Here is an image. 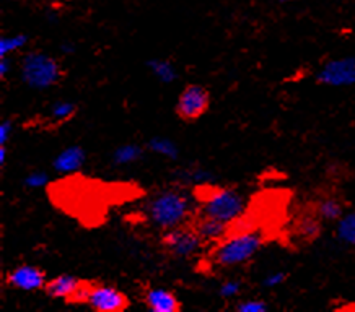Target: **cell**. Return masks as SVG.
Masks as SVG:
<instances>
[{
  "mask_svg": "<svg viewBox=\"0 0 355 312\" xmlns=\"http://www.w3.org/2000/svg\"><path fill=\"white\" fill-rule=\"evenodd\" d=\"M288 275L286 272H272L263 278L264 288H277L287 282Z\"/></svg>",
  "mask_w": 355,
  "mask_h": 312,
  "instance_id": "26",
  "label": "cell"
},
{
  "mask_svg": "<svg viewBox=\"0 0 355 312\" xmlns=\"http://www.w3.org/2000/svg\"><path fill=\"white\" fill-rule=\"evenodd\" d=\"M269 309V304L263 300H248L236 304L238 312H266Z\"/></svg>",
  "mask_w": 355,
  "mask_h": 312,
  "instance_id": "24",
  "label": "cell"
},
{
  "mask_svg": "<svg viewBox=\"0 0 355 312\" xmlns=\"http://www.w3.org/2000/svg\"><path fill=\"white\" fill-rule=\"evenodd\" d=\"M336 236L340 242L355 248V212H347L338 220Z\"/></svg>",
  "mask_w": 355,
  "mask_h": 312,
  "instance_id": "21",
  "label": "cell"
},
{
  "mask_svg": "<svg viewBox=\"0 0 355 312\" xmlns=\"http://www.w3.org/2000/svg\"><path fill=\"white\" fill-rule=\"evenodd\" d=\"M146 210L153 226L168 231L184 225L191 215V202L180 190L163 189L148 200Z\"/></svg>",
  "mask_w": 355,
  "mask_h": 312,
  "instance_id": "1",
  "label": "cell"
},
{
  "mask_svg": "<svg viewBox=\"0 0 355 312\" xmlns=\"http://www.w3.org/2000/svg\"><path fill=\"white\" fill-rule=\"evenodd\" d=\"M316 82L324 86L344 88L355 85V57H338L323 64L316 73Z\"/></svg>",
  "mask_w": 355,
  "mask_h": 312,
  "instance_id": "7",
  "label": "cell"
},
{
  "mask_svg": "<svg viewBox=\"0 0 355 312\" xmlns=\"http://www.w3.org/2000/svg\"><path fill=\"white\" fill-rule=\"evenodd\" d=\"M13 134V120L6 119L0 124V145H7Z\"/></svg>",
  "mask_w": 355,
  "mask_h": 312,
  "instance_id": "27",
  "label": "cell"
},
{
  "mask_svg": "<svg viewBox=\"0 0 355 312\" xmlns=\"http://www.w3.org/2000/svg\"><path fill=\"white\" fill-rule=\"evenodd\" d=\"M28 35L25 33H18V35H10V36H2L0 38V57H6V55H10L17 51H20L28 44Z\"/></svg>",
  "mask_w": 355,
  "mask_h": 312,
  "instance_id": "22",
  "label": "cell"
},
{
  "mask_svg": "<svg viewBox=\"0 0 355 312\" xmlns=\"http://www.w3.org/2000/svg\"><path fill=\"white\" fill-rule=\"evenodd\" d=\"M243 283L240 280H227L220 285V290H218V295H220L223 300H232L240 295Z\"/></svg>",
  "mask_w": 355,
  "mask_h": 312,
  "instance_id": "25",
  "label": "cell"
},
{
  "mask_svg": "<svg viewBox=\"0 0 355 312\" xmlns=\"http://www.w3.org/2000/svg\"><path fill=\"white\" fill-rule=\"evenodd\" d=\"M147 67L150 68V72H152L153 75H155L162 83H166V85H170V83L176 82L178 71H176L175 64H173L171 60L153 57V59H148V60H147Z\"/></svg>",
  "mask_w": 355,
  "mask_h": 312,
  "instance_id": "18",
  "label": "cell"
},
{
  "mask_svg": "<svg viewBox=\"0 0 355 312\" xmlns=\"http://www.w3.org/2000/svg\"><path fill=\"white\" fill-rule=\"evenodd\" d=\"M59 49H60V53L65 54V55H72V54H76L77 46L73 44L72 41H64V43H60Z\"/></svg>",
  "mask_w": 355,
  "mask_h": 312,
  "instance_id": "29",
  "label": "cell"
},
{
  "mask_svg": "<svg viewBox=\"0 0 355 312\" xmlns=\"http://www.w3.org/2000/svg\"><path fill=\"white\" fill-rule=\"evenodd\" d=\"M210 108L209 90L202 85H188L183 88L176 101V114L184 122H196Z\"/></svg>",
  "mask_w": 355,
  "mask_h": 312,
  "instance_id": "6",
  "label": "cell"
},
{
  "mask_svg": "<svg viewBox=\"0 0 355 312\" xmlns=\"http://www.w3.org/2000/svg\"><path fill=\"white\" fill-rule=\"evenodd\" d=\"M144 153H146V150L140 145H135V143H124V145H119L113 152L111 161H113L114 166H129L142 160Z\"/></svg>",
  "mask_w": 355,
  "mask_h": 312,
  "instance_id": "17",
  "label": "cell"
},
{
  "mask_svg": "<svg viewBox=\"0 0 355 312\" xmlns=\"http://www.w3.org/2000/svg\"><path fill=\"white\" fill-rule=\"evenodd\" d=\"M7 160V145H0V166L6 165Z\"/></svg>",
  "mask_w": 355,
  "mask_h": 312,
  "instance_id": "30",
  "label": "cell"
},
{
  "mask_svg": "<svg viewBox=\"0 0 355 312\" xmlns=\"http://www.w3.org/2000/svg\"><path fill=\"white\" fill-rule=\"evenodd\" d=\"M77 111H78L77 102L67 101V100H59V101H54L53 104H51L48 119L53 125H62L76 118Z\"/></svg>",
  "mask_w": 355,
  "mask_h": 312,
  "instance_id": "14",
  "label": "cell"
},
{
  "mask_svg": "<svg viewBox=\"0 0 355 312\" xmlns=\"http://www.w3.org/2000/svg\"><path fill=\"white\" fill-rule=\"evenodd\" d=\"M7 285L10 288H15V290L20 291H38L44 290L46 286V273L44 270H41L36 265L23 264L18 265L10 272L7 273Z\"/></svg>",
  "mask_w": 355,
  "mask_h": 312,
  "instance_id": "9",
  "label": "cell"
},
{
  "mask_svg": "<svg viewBox=\"0 0 355 312\" xmlns=\"http://www.w3.org/2000/svg\"><path fill=\"white\" fill-rule=\"evenodd\" d=\"M87 161V152L83 150L80 145H70L64 148L62 152L58 153L54 158L53 167L54 171L60 172V174H72L77 172L80 167L85 165Z\"/></svg>",
  "mask_w": 355,
  "mask_h": 312,
  "instance_id": "11",
  "label": "cell"
},
{
  "mask_svg": "<svg viewBox=\"0 0 355 312\" xmlns=\"http://www.w3.org/2000/svg\"><path fill=\"white\" fill-rule=\"evenodd\" d=\"M315 212L323 221H336V223H338L339 218L345 213L344 203L340 202L338 197H334V195H328V197L321 199L320 202L316 203Z\"/></svg>",
  "mask_w": 355,
  "mask_h": 312,
  "instance_id": "16",
  "label": "cell"
},
{
  "mask_svg": "<svg viewBox=\"0 0 355 312\" xmlns=\"http://www.w3.org/2000/svg\"><path fill=\"white\" fill-rule=\"evenodd\" d=\"M204 195H200V215L217 218L220 221L232 223L245 212V197L232 187H209L199 185Z\"/></svg>",
  "mask_w": 355,
  "mask_h": 312,
  "instance_id": "4",
  "label": "cell"
},
{
  "mask_svg": "<svg viewBox=\"0 0 355 312\" xmlns=\"http://www.w3.org/2000/svg\"><path fill=\"white\" fill-rule=\"evenodd\" d=\"M279 3H288V2H292V0H277Z\"/></svg>",
  "mask_w": 355,
  "mask_h": 312,
  "instance_id": "31",
  "label": "cell"
},
{
  "mask_svg": "<svg viewBox=\"0 0 355 312\" xmlns=\"http://www.w3.org/2000/svg\"><path fill=\"white\" fill-rule=\"evenodd\" d=\"M48 183H49V176L48 172L44 171H31L30 174H26L25 179H23V185L28 189L46 187Z\"/></svg>",
  "mask_w": 355,
  "mask_h": 312,
  "instance_id": "23",
  "label": "cell"
},
{
  "mask_svg": "<svg viewBox=\"0 0 355 312\" xmlns=\"http://www.w3.org/2000/svg\"><path fill=\"white\" fill-rule=\"evenodd\" d=\"M162 244L171 257L188 259L202 249L204 239L200 237L198 228L184 223V225L173 228V230L163 231Z\"/></svg>",
  "mask_w": 355,
  "mask_h": 312,
  "instance_id": "5",
  "label": "cell"
},
{
  "mask_svg": "<svg viewBox=\"0 0 355 312\" xmlns=\"http://www.w3.org/2000/svg\"><path fill=\"white\" fill-rule=\"evenodd\" d=\"M144 301L153 312H178L183 307L180 297L165 288H148L144 295Z\"/></svg>",
  "mask_w": 355,
  "mask_h": 312,
  "instance_id": "10",
  "label": "cell"
},
{
  "mask_svg": "<svg viewBox=\"0 0 355 312\" xmlns=\"http://www.w3.org/2000/svg\"><path fill=\"white\" fill-rule=\"evenodd\" d=\"M13 60L10 59V55H6V57H0V77H7L8 72L12 71Z\"/></svg>",
  "mask_w": 355,
  "mask_h": 312,
  "instance_id": "28",
  "label": "cell"
},
{
  "mask_svg": "<svg viewBox=\"0 0 355 312\" xmlns=\"http://www.w3.org/2000/svg\"><path fill=\"white\" fill-rule=\"evenodd\" d=\"M80 278L73 277V275L62 273L59 277H54L53 280H49L44 286V293L49 297H54V300H64L70 301V297L76 295V291L82 285Z\"/></svg>",
  "mask_w": 355,
  "mask_h": 312,
  "instance_id": "12",
  "label": "cell"
},
{
  "mask_svg": "<svg viewBox=\"0 0 355 312\" xmlns=\"http://www.w3.org/2000/svg\"><path fill=\"white\" fill-rule=\"evenodd\" d=\"M87 304L98 312H121L130 306L129 297L116 286L92 283Z\"/></svg>",
  "mask_w": 355,
  "mask_h": 312,
  "instance_id": "8",
  "label": "cell"
},
{
  "mask_svg": "<svg viewBox=\"0 0 355 312\" xmlns=\"http://www.w3.org/2000/svg\"><path fill=\"white\" fill-rule=\"evenodd\" d=\"M20 77L31 90H48L64 78L62 65L43 51H30L20 60Z\"/></svg>",
  "mask_w": 355,
  "mask_h": 312,
  "instance_id": "3",
  "label": "cell"
},
{
  "mask_svg": "<svg viewBox=\"0 0 355 312\" xmlns=\"http://www.w3.org/2000/svg\"><path fill=\"white\" fill-rule=\"evenodd\" d=\"M194 226L198 228L199 235L204 239V242H220L222 239H225L228 230H230V223L202 215H200L199 220L194 223Z\"/></svg>",
  "mask_w": 355,
  "mask_h": 312,
  "instance_id": "13",
  "label": "cell"
},
{
  "mask_svg": "<svg viewBox=\"0 0 355 312\" xmlns=\"http://www.w3.org/2000/svg\"><path fill=\"white\" fill-rule=\"evenodd\" d=\"M176 179L180 183H189L196 185H210L216 181V174L207 167L191 166L186 169H180L176 172Z\"/></svg>",
  "mask_w": 355,
  "mask_h": 312,
  "instance_id": "15",
  "label": "cell"
},
{
  "mask_svg": "<svg viewBox=\"0 0 355 312\" xmlns=\"http://www.w3.org/2000/svg\"><path fill=\"white\" fill-rule=\"evenodd\" d=\"M321 218L315 213H310V215H303L297 225V232L298 236L302 237L303 241H315L318 236L321 235Z\"/></svg>",
  "mask_w": 355,
  "mask_h": 312,
  "instance_id": "20",
  "label": "cell"
},
{
  "mask_svg": "<svg viewBox=\"0 0 355 312\" xmlns=\"http://www.w3.org/2000/svg\"><path fill=\"white\" fill-rule=\"evenodd\" d=\"M263 246V232L243 231L227 236L212 253V264L218 268H232L250 262Z\"/></svg>",
  "mask_w": 355,
  "mask_h": 312,
  "instance_id": "2",
  "label": "cell"
},
{
  "mask_svg": "<svg viewBox=\"0 0 355 312\" xmlns=\"http://www.w3.org/2000/svg\"><path fill=\"white\" fill-rule=\"evenodd\" d=\"M147 150L155 153V155L168 158V160H178V156H180V148H178L176 142L168 137H163V135L152 137L147 142Z\"/></svg>",
  "mask_w": 355,
  "mask_h": 312,
  "instance_id": "19",
  "label": "cell"
}]
</instances>
